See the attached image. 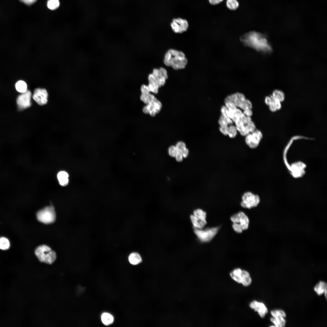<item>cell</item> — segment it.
I'll list each match as a JSON object with an SVG mask.
<instances>
[{
  "label": "cell",
  "instance_id": "obj_15",
  "mask_svg": "<svg viewBox=\"0 0 327 327\" xmlns=\"http://www.w3.org/2000/svg\"><path fill=\"white\" fill-rule=\"evenodd\" d=\"M305 164L303 162H295L291 165L290 170L291 174L295 177H302L305 173Z\"/></svg>",
  "mask_w": 327,
  "mask_h": 327
},
{
  "label": "cell",
  "instance_id": "obj_33",
  "mask_svg": "<svg viewBox=\"0 0 327 327\" xmlns=\"http://www.w3.org/2000/svg\"><path fill=\"white\" fill-rule=\"evenodd\" d=\"M239 107L245 110L251 109L252 105L251 103L249 100L245 99L240 105Z\"/></svg>",
  "mask_w": 327,
  "mask_h": 327
},
{
  "label": "cell",
  "instance_id": "obj_31",
  "mask_svg": "<svg viewBox=\"0 0 327 327\" xmlns=\"http://www.w3.org/2000/svg\"><path fill=\"white\" fill-rule=\"evenodd\" d=\"M47 5L49 9L53 10L58 8L59 5V0H49Z\"/></svg>",
  "mask_w": 327,
  "mask_h": 327
},
{
  "label": "cell",
  "instance_id": "obj_36",
  "mask_svg": "<svg viewBox=\"0 0 327 327\" xmlns=\"http://www.w3.org/2000/svg\"><path fill=\"white\" fill-rule=\"evenodd\" d=\"M252 136L259 142H260L262 137V132L259 130H255L251 134Z\"/></svg>",
  "mask_w": 327,
  "mask_h": 327
},
{
  "label": "cell",
  "instance_id": "obj_5",
  "mask_svg": "<svg viewBox=\"0 0 327 327\" xmlns=\"http://www.w3.org/2000/svg\"><path fill=\"white\" fill-rule=\"evenodd\" d=\"M36 217L39 221L45 224H48L53 223L56 218L54 208L51 205L39 210L37 213Z\"/></svg>",
  "mask_w": 327,
  "mask_h": 327
},
{
  "label": "cell",
  "instance_id": "obj_34",
  "mask_svg": "<svg viewBox=\"0 0 327 327\" xmlns=\"http://www.w3.org/2000/svg\"><path fill=\"white\" fill-rule=\"evenodd\" d=\"M237 130L236 127L232 125L228 127V135L231 138H234L237 134Z\"/></svg>",
  "mask_w": 327,
  "mask_h": 327
},
{
  "label": "cell",
  "instance_id": "obj_19",
  "mask_svg": "<svg viewBox=\"0 0 327 327\" xmlns=\"http://www.w3.org/2000/svg\"><path fill=\"white\" fill-rule=\"evenodd\" d=\"M327 287L326 283L320 281L315 286L314 289L319 295H320L324 293L326 298L327 299Z\"/></svg>",
  "mask_w": 327,
  "mask_h": 327
},
{
  "label": "cell",
  "instance_id": "obj_8",
  "mask_svg": "<svg viewBox=\"0 0 327 327\" xmlns=\"http://www.w3.org/2000/svg\"><path fill=\"white\" fill-rule=\"evenodd\" d=\"M218 230V228L214 227L204 230L194 228V233L199 239L202 242H207L211 240L215 236Z\"/></svg>",
  "mask_w": 327,
  "mask_h": 327
},
{
  "label": "cell",
  "instance_id": "obj_21",
  "mask_svg": "<svg viewBox=\"0 0 327 327\" xmlns=\"http://www.w3.org/2000/svg\"><path fill=\"white\" fill-rule=\"evenodd\" d=\"M251 279L249 273L245 270H242L241 274V283L243 286H247L251 282Z\"/></svg>",
  "mask_w": 327,
  "mask_h": 327
},
{
  "label": "cell",
  "instance_id": "obj_29",
  "mask_svg": "<svg viewBox=\"0 0 327 327\" xmlns=\"http://www.w3.org/2000/svg\"><path fill=\"white\" fill-rule=\"evenodd\" d=\"M218 123L220 126H228V124H232L233 121L229 118L221 115L219 119Z\"/></svg>",
  "mask_w": 327,
  "mask_h": 327
},
{
  "label": "cell",
  "instance_id": "obj_17",
  "mask_svg": "<svg viewBox=\"0 0 327 327\" xmlns=\"http://www.w3.org/2000/svg\"><path fill=\"white\" fill-rule=\"evenodd\" d=\"M190 219L195 228L201 229L206 224V220H204L195 216L193 214L190 216Z\"/></svg>",
  "mask_w": 327,
  "mask_h": 327
},
{
  "label": "cell",
  "instance_id": "obj_41",
  "mask_svg": "<svg viewBox=\"0 0 327 327\" xmlns=\"http://www.w3.org/2000/svg\"><path fill=\"white\" fill-rule=\"evenodd\" d=\"M225 104L226 107L228 109L234 113L235 112L237 109L236 106L230 103H225Z\"/></svg>",
  "mask_w": 327,
  "mask_h": 327
},
{
  "label": "cell",
  "instance_id": "obj_11",
  "mask_svg": "<svg viewBox=\"0 0 327 327\" xmlns=\"http://www.w3.org/2000/svg\"><path fill=\"white\" fill-rule=\"evenodd\" d=\"M31 92L28 90L18 97L16 102L19 110L24 109L31 106Z\"/></svg>",
  "mask_w": 327,
  "mask_h": 327
},
{
  "label": "cell",
  "instance_id": "obj_13",
  "mask_svg": "<svg viewBox=\"0 0 327 327\" xmlns=\"http://www.w3.org/2000/svg\"><path fill=\"white\" fill-rule=\"evenodd\" d=\"M48 94L45 89L38 88L36 89L33 95V99L39 105L46 104L48 101Z\"/></svg>",
  "mask_w": 327,
  "mask_h": 327
},
{
  "label": "cell",
  "instance_id": "obj_37",
  "mask_svg": "<svg viewBox=\"0 0 327 327\" xmlns=\"http://www.w3.org/2000/svg\"><path fill=\"white\" fill-rule=\"evenodd\" d=\"M178 152L175 146L172 145L168 148V153L169 155L171 157H175Z\"/></svg>",
  "mask_w": 327,
  "mask_h": 327
},
{
  "label": "cell",
  "instance_id": "obj_25",
  "mask_svg": "<svg viewBox=\"0 0 327 327\" xmlns=\"http://www.w3.org/2000/svg\"><path fill=\"white\" fill-rule=\"evenodd\" d=\"M16 90L19 92L23 93L27 90V86L26 83L23 81L19 80L15 84Z\"/></svg>",
  "mask_w": 327,
  "mask_h": 327
},
{
  "label": "cell",
  "instance_id": "obj_20",
  "mask_svg": "<svg viewBox=\"0 0 327 327\" xmlns=\"http://www.w3.org/2000/svg\"><path fill=\"white\" fill-rule=\"evenodd\" d=\"M245 142L246 144L251 149L256 148L260 143L252 136L251 134H250L246 136Z\"/></svg>",
  "mask_w": 327,
  "mask_h": 327
},
{
  "label": "cell",
  "instance_id": "obj_46",
  "mask_svg": "<svg viewBox=\"0 0 327 327\" xmlns=\"http://www.w3.org/2000/svg\"><path fill=\"white\" fill-rule=\"evenodd\" d=\"M243 114L247 116L250 117L252 115L253 113L251 109H247L245 110Z\"/></svg>",
  "mask_w": 327,
  "mask_h": 327
},
{
  "label": "cell",
  "instance_id": "obj_42",
  "mask_svg": "<svg viewBox=\"0 0 327 327\" xmlns=\"http://www.w3.org/2000/svg\"><path fill=\"white\" fill-rule=\"evenodd\" d=\"M220 130L221 133L224 135H228V126H220Z\"/></svg>",
  "mask_w": 327,
  "mask_h": 327
},
{
  "label": "cell",
  "instance_id": "obj_40",
  "mask_svg": "<svg viewBox=\"0 0 327 327\" xmlns=\"http://www.w3.org/2000/svg\"><path fill=\"white\" fill-rule=\"evenodd\" d=\"M241 121L243 123V124L245 125L248 122L251 121L250 117L247 116L243 114L240 118Z\"/></svg>",
  "mask_w": 327,
  "mask_h": 327
},
{
  "label": "cell",
  "instance_id": "obj_4",
  "mask_svg": "<svg viewBox=\"0 0 327 327\" xmlns=\"http://www.w3.org/2000/svg\"><path fill=\"white\" fill-rule=\"evenodd\" d=\"M231 220L233 223V227L235 232L242 233L248 229L249 220L247 216L243 212H239L232 216Z\"/></svg>",
  "mask_w": 327,
  "mask_h": 327
},
{
  "label": "cell",
  "instance_id": "obj_14",
  "mask_svg": "<svg viewBox=\"0 0 327 327\" xmlns=\"http://www.w3.org/2000/svg\"><path fill=\"white\" fill-rule=\"evenodd\" d=\"M246 99L244 95L242 93L236 92L226 97L225 103H230L236 107H239L242 102Z\"/></svg>",
  "mask_w": 327,
  "mask_h": 327
},
{
  "label": "cell",
  "instance_id": "obj_32",
  "mask_svg": "<svg viewBox=\"0 0 327 327\" xmlns=\"http://www.w3.org/2000/svg\"><path fill=\"white\" fill-rule=\"evenodd\" d=\"M193 214L197 217L206 220V213L202 209H198L194 210Z\"/></svg>",
  "mask_w": 327,
  "mask_h": 327
},
{
  "label": "cell",
  "instance_id": "obj_3",
  "mask_svg": "<svg viewBox=\"0 0 327 327\" xmlns=\"http://www.w3.org/2000/svg\"><path fill=\"white\" fill-rule=\"evenodd\" d=\"M35 253L40 262L47 264H52L56 258L55 252L46 245H41L38 246Z\"/></svg>",
  "mask_w": 327,
  "mask_h": 327
},
{
  "label": "cell",
  "instance_id": "obj_24",
  "mask_svg": "<svg viewBox=\"0 0 327 327\" xmlns=\"http://www.w3.org/2000/svg\"><path fill=\"white\" fill-rule=\"evenodd\" d=\"M242 270L240 268H237L234 269L230 273L231 277L234 281L241 283V274Z\"/></svg>",
  "mask_w": 327,
  "mask_h": 327
},
{
  "label": "cell",
  "instance_id": "obj_22",
  "mask_svg": "<svg viewBox=\"0 0 327 327\" xmlns=\"http://www.w3.org/2000/svg\"><path fill=\"white\" fill-rule=\"evenodd\" d=\"M128 260L130 263L133 265L138 264L142 261L140 255L135 252L132 253L129 255Z\"/></svg>",
  "mask_w": 327,
  "mask_h": 327
},
{
  "label": "cell",
  "instance_id": "obj_2",
  "mask_svg": "<svg viewBox=\"0 0 327 327\" xmlns=\"http://www.w3.org/2000/svg\"><path fill=\"white\" fill-rule=\"evenodd\" d=\"M187 62L183 52L173 49H170L167 51L164 59L165 65L171 66L175 70L185 68Z\"/></svg>",
  "mask_w": 327,
  "mask_h": 327
},
{
  "label": "cell",
  "instance_id": "obj_39",
  "mask_svg": "<svg viewBox=\"0 0 327 327\" xmlns=\"http://www.w3.org/2000/svg\"><path fill=\"white\" fill-rule=\"evenodd\" d=\"M243 114V113L240 109H236L234 113L233 117L232 119V121L235 122L236 120L241 117Z\"/></svg>",
  "mask_w": 327,
  "mask_h": 327
},
{
  "label": "cell",
  "instance_id": "obj_18",
  "mask_svg": "<svg viewBox=\"0 0 327 327\" xmlns=\"http://www.w3.org/2000/svg\"><path fill=\"white\" fill-rule=\"evenodd\" d=\"M69 175L64 171H59L57 175V178L59 184L62 186H65L69 182Z\"/></svg>",
  "mask_w": 327,
  "mask_h": 327
},
{
  "label": "cell",
  "instance_id": "obj_49",
  "mask_svg": "<svg viewBox=\"0 0 327 327\" xmlns=\"http://www.w3.org/2000/svg\"><path fill=\"white\" fill-rule=\"evenodd\" d=\"M22 2L28 5H31L35 2L37 0H20Z\"/></svg>",
  "mask_w": 327,
  "mask_h": 327
},
{
  "label": "cell",
  "instance_id": "obj_28",
  "mask_svg": "<svg viewBox=\"0 0 327 327\" xmlns=\"http://www.w3.org/2000/svg\"><path fill=\"white\" fill-rule=\"evenodd\" d=\"M10 246L9 240L6 238L2 237L0 238V249L2 250L8 249Z\"/></svg>",
  "mask_w": 327,
  "mask_h": 327
},
{
  "label": "cell",
  "instance_id": "obj_47",
  "mask_svg": "<svg viewBox=\"0 0 327 327\" xmlns=\"http://www.w3.org/2000/svg\"><path fill=\"white\" fill-rule=\"evenodd\" d=\"M239 132L241 135L243 136H246L250 133L245 126L244 129L242 131L240 132Z\"/></svg>",
  "mask_w": 327,
  "mask_h": 327
},
{
  "label": "cell",
  "instance_id": "obj_48",
  "mask_svg": "<svg viewBox=\"0 0 327 327\" xmlns=\"http://www.w3.org/2000/svg\"><path fill=\"white\" fill-rule=\"evenodd\" d=\"M223 0H209V3L212 5H216L223 1Z\"/></svg>",
  "mask_w": 327,
  "mask_h": 327
},
{
  "label": "cell",
  "instance_id": "obj_7",
  "mask_svg": "<svg viewBox=\"0 0 327 327\" xmlns=\"http://www.w3.org/2000/svg\"><path fill=\"white\" fill-rule=\"evenodd\" d=\"M260 202V199L258 195L247 192L242 196L241 205L243 208L250 209L257 206Z\"/></svg>",
  "mask_w": 327,
  "mask_h": 327
},
{
  "label": "cell",
  "instance_id": "obj_26",
  "mask_svg": "<svg viewBox=\"0 0 327 327\" xmlns=\"http://www.w3.org/2000/svg\"><path fill=\"white\" fill-rule=\"evenodd\" d=\"M269 106L271 111L273 112L276 111L281 109V102L273 97L272 101Z\"/></svg>",
  "mask_w": 327,
  "mask_h": 327
},
{
  "label": "cell",
  "instance_id": "obj_6",
  "mask_svg": "<svg viewBox=\"0 0 327 327\" xmlns=\"http://www.w3.org/2000/svg\"><path fill=\"white\" fill-rule=\"evenodd\" d=\"M168 78L166 69L163 67L154 68L152 73L149 76V83H154L159 88L164 85Z\"/></svg>",
  "mask_w": 327,
  "mask_h": 327
},
{
  "label": "cell",
  "instance_id": "obj_45",
  "mask_svg": "<svg viewBox=\"0 0 327 327\" xmlns=\"http://www.w3.org/2000/svg\"><path fill=\"white\" fill-rule=\"evenodd\" d=\"M227 110V108L225 106H223L221 108V112L222 114V115L223 116L228 117L227 116L226 111Z\"/></svg>",
  "mask_w": 327,
  "mask_h": 327
},
{
  "label": "cell",
  "instance_id": "obj_23",
  "mask_svg": "<svg viewBox=\"0 0 327 327\" xmlns=\"http://www.w3.org/2000/svg\"><path fill=\"white\" fill-rule=\"evenodd\" d=\"M101 320L102 323L105 325L112 324L114 321L113 317L111 314L107 313H103L101 315Z\"/></svg>",
  "mask_w": 327,
  "mask_h": 327
},
{
  "label": "cell",
  "instance_id": "obj_1",
  "mask_svg": "<svg viewBox=\"0 0 327 327\" xmlns=\"http://www.w3.org/2000/svg\"><path fill=\"white\" fill-rule=\"evenodd\" d=\"M245 47L260 52L268 53L272 50L271 46L265 36L256 31H249L242 35L239 38Z\"/></svg>",
  "mask_w": 327,
  "mask_h": 327
},
{
  "label": "cell",
  "instance_id": "obj_10",
  "mask_svg": "<svg viewBox=\"0 0 327 327\" xmlns=\"http://www.w3.org/2000/svg\"><path fill=\"white\" fill-rule=\"evenodd\" d=\"M271 314L273 316L270 318L271 321L277 327H282L285 326L286 321L284 318L286 314L281 309L272 310Z\"/></svg>",
  "mask_w": 327,
  "mask_h": 327
},
{
  "label": "cell",
  "instance_id": "obj_38",
  "mask_svg": "<svg viewBox=\"0 0 327 327\" xmlns=\"http://www.w3.org/2000/svg\"><path fill=\"white\" fill-rule=\"evenodd\" d=\"M245 126L248 129L249 132L252 133L255 130V125L254 123L251 121L248 122L245 125Z\"/></svg>",
  "mask_w": 327,
  "mask_h": 327
},
{
  "label": "cell",
  "instance_id": "obj_44",
  "mask_svg": "<svg viewBox=\"0 0 327 327\" xmlns=\"http://www.w3.org/2000/svg\"><path fill=\"white\" fill-rule=\"evenodd\" d=\"M273 97L272 95L266 97L265 99V103L266 105L269 106L271 103Z\"/></svg>",
  "mask_w": 327,
  "mask_h": 327
},
{
  "label": "cell",
  "instance_id": "obj_16",
  "mask_svg": "<svg viewBox=\"0 0 327 327\" xmlns=\"http://www.w3.org/2000/svg\"><path fill=\"white\" fill-rule=\"evenodd\" d=\"M250 307L258 312L259 314L262 318L264 317L268 312V309L263 303L253 301L249 304Z\"/></svg>",
  "mask_w": 327,
  "mask_h": 327
},
{
  "label": "cell",
  "instance_id": "obj_50",
  "mask_svg": "<svg viewBox=\"0 0 327 327\" xmlns=\"http://www.w3.org/2000/svg\"><path fill=\"white\" fill-rule=\"evenodd\" d=\"M189 151L186 148L182 152L181 154L183 157H187L188 155Z\"/></svg>",
  "mask_w": 327,
  "mask_h": 327
},
{
  "label": "cell",
  "instance_id": "obj_43",
  "mask_svg": "<svg viewBox=\"0 0 327 327\" xmlns=\"http://www.w3.org/2000/svg\"><path fill=\"white\" fill-rule=\"evenodd\" d=\"M176 160L178 162L182 161L183 157L181 153L177 152L175 157Z\"/></svg>",
  "mask_w": 327,
  "mask_h": 327
},
{
  "label": "cell",
  "instance_id": "obj_9",
  "mask_svg": "<svg viewBox=\"0 0 327 327\" xmlns=\"http://www.w3.org/2000/svg\"><path fill=\"white\" fill-rule=\"evenodd\" d=\"M170 26L174 32L181 33L187 30L189 24L186 19L178 18L173 19Z\"/></svg>",
  "mask_w": 327,
  "mask_h": 327
},
{
  "label": "cell",
  "instance_id": "obj_27",
  "mask_svg": "<svg viewBox=\"0 0 327 327\" xmlns=\"http://www.w3.org/2000/svg\"><path fill=\"white\" fill-rule=\"evenodd\" d=\"M272 97L281 102L283 101L285 99V95L283 91L279 90H276L273 91L271 95Z\"/></svg>",
  "mask_w": 327,
  "mask_h": 327
},
{
  "label": "cell",
  "instance_id": "obj_12",
  "mask_svg": "<svg viewBox=\"0 0 327 327\" xmlns=\"http://www.w3.org/2000/svg\"><path fill=\"white\" fill-rule=\"evenodd\" d=\"M162 104L156 98L151 102L146 104L143 108V111L148 114L151 116H154L159 113L161 109Z\"/></svg>",
  "mask_w": 327,
  "mask_h": 327
},
{
  "label": "cell",
  "instance_id": "obj_35",
  "mask_svg": "<svg viewBox=\"0 0 327 327\" xmlns=\"http://www.w3.org/2000/svg\"><path fill=\"white\" fill-rule=\"evenodd\" d=\"M178 152L181 153L186 148V145L185 143L182 141H179L175 146Z\"/></svg>",
  "mask_w": 327,
  "mask_h": 327
},
{
  "label": "cell",
  "instance_id": "obj_30",
  "mask_svg": "<svg viewBox=\"0 0 327 327\" xmlns=\"http://www.w3.org/2000/svg\"><path fill=\"white\" fill-rule=\"evenodd\" d=\"M226 5L230 9L235 10L238 7L239 3L236 0H227Z\"/></svg>",
  "mask_w": 327,
  "mask_h": 327
}]
</instances>
